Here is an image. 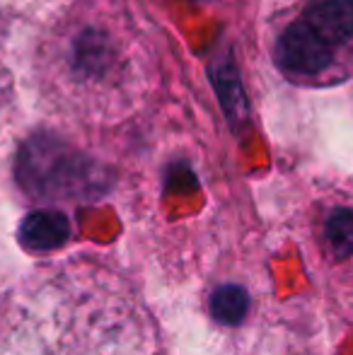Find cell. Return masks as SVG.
I'll list each match as a JSON object with an SVG mask.
<instances>
[{"mask_svg":"<svg viewBox=\"0 0 353 355\" xmlns=\"http://www.w3.org/2000/svg\"><path fill=\"white\" fill-rule=\"evenodd\" d=\"M325 237L336 259L353 257V208H336L329 213Z\"/></svg>","mask_w":353,"mask_h":355,"instance_id":"6","label":"cell"},{"mask_svg":"<svg viewBox=\"0 0 353 355\" xmlns=\"http://www.w3.org/2000/svg\"><path fill=\"white\" fill-rule=\"evenodd\" d=\"M51 71L71 107L92 116L112 114L126 107L136 87L133 42L112 19H78L53 42Z\"/></svg>","mask_w":353,"mask_h":355,"instance_id":"2","label":"cell"},{"mask_svg":"<svg viewBox=\"0 0 353 355\" xmlns=\"http://www.w3.org/2000/svg\"><path fill=\"white\" fill-rule=\"evenodd\" d=\"M276 63L283 73L312 78L334 63V46L315 34L302 19L288 24L276 42Z\"/></svg>","mask_w":353,"mask_h":355,"instance_id":"3","label":"cell"},{"mask_svg":"<svg viewBox=\"0 0 353 355\" xmlns=\"http://www.w3.org/2000/svg\"><path fill=\"white\" fill-rule=\"evenodd\" d=\"M68 232H71V227H68V220L63 218L61 213L39 211V213H32L22 223V227H19V239H22L29 249L44 252V249H53L66 242Z\"/></svg>","mask_w":353,"mask_h":355,"instance_id":"5","label":"cell"},{"mask_svg":"<svg viewBox=\"0 0 353 355\" xmlns=\"http://www.w3.org/2000/svg\"><path fill=\"white\" fill-rule=\"evenodd\" d=\"M0 355H160L131 283L92 259L37 273L0 314Z\"/></svg>","mask_w":353,"mask_h":355,"instance_id":"1","label":"cell"},{"mask_svg":"<svg viewBox=\"0 0 353 355\" xmlns=\"http://www.w3.org/2000/svg\"><path fill=\"white\" fill-rule=\"evenodd\" d=\"M300 19L332 46L353 42V0H310Z\"/></svg>","mask_w":353,"mask_h":355,"instance_id":"4","label":"cell"},{"mask_svg":"<svg viewBox=\"0 0 353 355\" xmlns=\"http://www.w3.org/2000/svg\"><path fill=\"white\" fill-rule=\"evenodd\" d=\"M211 309L213 317L223 324H240L245 319L247 309H250V297L242 288L237 285H223L221 290H216L211 297Z\"/></svg>","mask_w":353,"mask_h":355,"instance_id":"7","label":"cell"}]
</instances>
